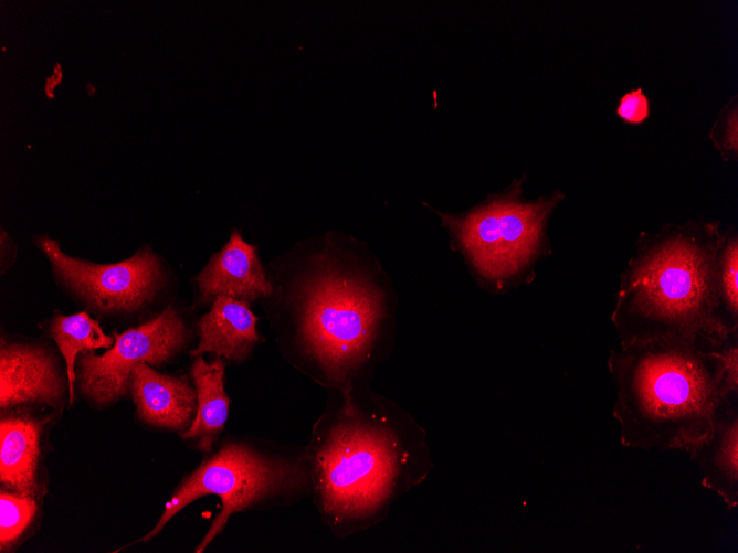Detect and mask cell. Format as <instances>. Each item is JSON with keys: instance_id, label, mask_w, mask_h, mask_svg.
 <instances>
[{"instance_id": "cell-1", "label": "cell", "mask_w": 738, "mask_h": 553, "mask_svg": "<svg viewBox=\"0 0 738 553\" xmlns=\"http://www.w3.org/2000/svg\"><path fill=\"white\" fill-rule=\"evenodd\" d=\"M267 276L265 310L284 359L327 391L368 383L391 347L386 288L333 241L293 249Z\"/></svg>"}, {"instance_id": "cell-2", "label": "cell", "mask_w": 738, "mask_h": 553, "mask_svg": "<svg viewBox=\"0 0 738 553\" xmlns=\"http://www.w3.org/2000/svg\"><path fill=\"white\" fill-rule=\"evenodd\" d=\"M305 446L312 500L339 539L363 532L433 469L424 428L367 383L328 391Z\"/></svg>"}, {"instance_id": "cell-3", "label": "cell", "mask_w": 738, "mask_h": 553, "mask_svg": "<svg viewBox=\"0 0 738 553\" xmlns=\"http://www.w3.org/2000/svg\"><path fill=\"white\" fill-rule=\"evenodd\" d=\"M624 447L684 450L738 394V330L619 344L608 358Z\"/></svg>"}, {"instance_id": "cell-4", "label": "cell", "mask_w": 738, "mask_h": 553, "mask_svg": "<svg viewBox=\"0 0 738 553\" xmlns=\"http://www.w3.org/2000/svg\"><path fill=\"white\" fill-rule=\"evenodd\" d=\"M724 235L716 223L698 222L641 235L620 275L611 315L619 344L726 333L719 327L715 295Z\"/></svg>"}, {"instance_id": "cell-5", "label": "cell", "mask_w": 738, "mask_h": 553, "mask_svg": "<svg viewBox=\"0 0 738 553\" xmlns=\"http://www.w3.org/2000/svg\"><path fill=\"white\" fill-rule=\"evenodd\" d=\"M312 475L305 446L275 440H226L187 477L165 503L154 529L141 541L157 535L180 510L199 498L214 494L221 510L196 553L203 552L222 532L233 513L291 507L310 498Z\"/></svg>"}, {"instance_id": "cell-6", "label": "cell", "mask_w": 738, "mask_h": 553, "mask_svg": "<svg viewBox=\"0 0 738 553\" xmlns=\"http://www.w3.org/2000/svg\"><path fill=\"white\" fill-rule=\"evenodd\" d=\"M520 185L447 222L477 272L502 289L520 277L544 248L549 214L562 195L525 202Z\"/></svg>"}, {"instance_id": "cell-7", "label": "cell", "mask_w": 738, "mask_h": 553, "mask_svg": "<svg viewBox=\"0 0 738 553\" xmlns=\"http://www.w3.org/2000/svg\"><path fill=\"white\" fill-rule=\"evenodd\" d=\"M103 354L83 352L80 386L96 404H107L125 394L133 369L140 363L160 365L187 343V327L180 313L168 307L159 316L123 333Z\"/></svg>"}, {"instance_id": "cell-8", "label": "cell", "mask_w": 738, "mask_h": 553, "mask_svg": "<svg viewBox=\"0 0 738 553\" xmlns=\"http://www.w3.org/2000/svg\"><path fill=\"white\" fill-rule=\"evenodd\" d=\"M35 244L61 280L102 311L137 310L152 298L162 280L159 259L149 248L124 262L102 265L66 255L48 236L36 237Z\"/></svg>"}, {"instance_id": "cell-9", "label": "cell", "mask_w": 738, "mask_h": 553, "mask_svg": "<svg viewBox=\"0 0 738 553\" xmlns=\"http://www.w3.org/2000/svg\"><path fill=\"white\" fill-rule=\"evenodd\" d=\"M686 451L697 465L702 485L715 492L728 510L738 506V394L716 412L709 432Z\"/></svg>"}, {"instance_id": "cell-10", "label": "cell", "mask_w": 738, "mask_h": 553, "mask_svg": "<svg viewBox=\"0 0 738 553\" xmlns=\"http://www.w3.org/2000/svg\"><path fill=\"white\" fill-rule=\"evenodd\" d=\"M64 382L52 357L42 348L4 343L0 350V406L20 404L57 406Z\"/></svg>"}, {"instance_id": "cell-11", "label": "cell", "mask_w": 738, "mask_h": 553, "mask_svg": "<svg viewBox=\"0 0 738 553\" xmlns=\"http://www.w3.org/2000/svg\"><path fill=\"white\" fill-rule=\"evenodd\" d=\"M202 302L225 296L244 301L265 299L272 291L256 247L245 242L240 231L215 253L196 277Z\"/></svg>"}, {"instance_id": "cell-12", "label": "cell", "mask_w": 738, "mask_h": 553, "mask_svg": "<svg viewBox=\"0 0 738 553\" xmlns=\"http://www.w3.org/2000/svg\"><path fill=\"white\" fill-rule=\"evenodd\" d=\"M129 383L139 416L150 425L183 433L197 410V392L187 376L161 374L140 363Z\"/></svg>"}, {"instance_id": "cell-13", "label": "cell", "mask_w": 738, "mask_h": 553, "mask_svg": "<svg viewBox=\"0 0 738 553\" xmlns=\"http://www.w3.org/2000/svg\"><path fill=\"white\" fill-rule=\"evenodd\" d=\"M257 320L247 301L217 297L210 311L198 321L199 342L190 355L210 352L229 361H245L264 340L257 331Z\"/></svg>"}, {"instance_id": "cell-14", "label": "cell", "mask_w": 738, "mask_h": 553, "mask_svg": "<svg viewBox=\"0 0 738 553\" xmlns=\"http://www.w3.org/2000/svg\"><path fill=\"white\" fill-rule=\"evenodd\" d=\"M225 364L221 357L207 362L198 355L191 365V377L197 392V410L189 428L180 436L193 440L194 447L205 454L224 429L230 400L224 390Z\"/></svg>"}, {"instance_id": "cell-15", "label": "cell", "mask_w": 738, "mask_h": 553, "mask_svg": "<svg viewBox=\"0 0 738 553\" xmlns=\"http://www.w3.org/2000/svg\"><path fill=\"white\" fill-rule=\"evenodd\" d=\"M40 430V424L28 416L4 417L0 423V480L30 497L38 490Z\"/></svg>"}, {"instance_id": "cell-16", "label": "cell", "mask_w": 738, "mask_h": 553, "mask_svg": "<svg viewBox=\"0 0 738 553\" xmlns=\"http://www.w3.org/2000/svg\"><path fill=\"white\" fill-rule=\"evenodd\" d=\"M50 333L66 363L70 402L74 397V362L78 353L99 348H110L114 339L106 336L98 322L87 312L71 316L57 315L50 325Z\"/></svg>"}, {"instance_id": "cell-17", "label": "cell", "mask_w": 738, "mask_h": 553, "mask_svg": "<svg viewBox=\"0 0 738 553\" xmlns=\"http://www.w3.org/2000/svg\"><path fill=\"white\" fill-rule=\"evenodd\" d=\"M717 318L724 332L738 330V237L724 235L715 275Z\"/></svg>"}, {"instance_id": "cell-18", "label": "cell", "mask_w": 738, "mask_h": 553, "mask_svg": "<svg viewBox=\"0 0 738 553\" xmlns=\"http://www.w3.org/2000/svg\"><path fill=\"white\" fill-rule=\"evenodd\" d=\"M36 510L33 497L1 490L0 550H9L32 521Z\"/></svg>"}, {"instance_id": "cell-19", "label": "cell", "mask_w": 738, "mask_h": 553, "mask_svg": "<svg viewBox=\"0 0 738 553\" xmlns=\"http://www.w3.org/2000/svg\"><path fill=\"white\" fill-rule=\"evenodd\" d=\"M710 138L719 150L724 160H736L738 153L737 138V108L724 114L713 128Z\"/></svg>"}, {"instance_id": "cell-20", "label": "cell", "mask_w": 738, "mask_h": 553, "mask_svg": "<svg viewBox=\"0 0 738 553\" xmlns=\"http://www.w3.org/2000/svg\"><path fill=\"white\" fill-rule=\"evenodd\" d=\"M616 114L625 123L641 124L650 116V103L641 88L624 94L616 108Z\"/></svg>"}]
</instances>
